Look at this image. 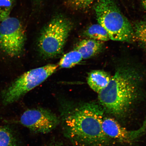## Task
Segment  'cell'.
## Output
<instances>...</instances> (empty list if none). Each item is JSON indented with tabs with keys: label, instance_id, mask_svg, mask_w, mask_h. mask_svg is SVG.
<instances>
[{
	"label": "cell",
	"instance_id": "1",
	"mask_svg": "<svg viewBox=\"0 0 146 146\" xmlns=\"http://www.w3.org/2000/svg\"><path fill=\"white\" fill-rule=\"evenodd\" d=\"M104 110L94 102L80 104L65 110L62 119L65 135L76 146H100L108 137L102 127Z\"/></svg>",
	"mask_w": 146,
	"mask_h": 146
},
{
	"label": "cell",
	"instance_id": "2",
	"mask_svg": "<svg viewBox=\"0 0 146 146\" xmlns=\"http://www.w3.org/2000/svg\"><path fill=\"white\" fill-rule=\"evenodd\" d=\"M141 81V75L135 69H119L106 87L98 94L100 105L110 114L123 116L139 96Z\"/></svg>",
	"mask_w": 146,
	"mask_h": 146
},
{
	"label": "cell",
	"instance_id": "3",
	"mask_svg": "<svg viewBox=\"0 0 146 146\" xmlns=\"http://www.w3.org/2000/svg\"><path fill=\"white\" fill-rule=\"evenodd\" d=\"M94 9L98 23L107 31L110 39L128 42L134 38L132 25L113 0H98Z\"/></svg>",
	"mask_w": 146,
	"mask_h": 146
},
{
	"label": "cell",
	"instance_id": "4",
	"mask_svg": "<svg viewBox=\"0 0 146 146\" xmlns=\"http://www.w3.org/2000/svg\"><path fill=\"white\" fill-rule=\"evenodd\" d=\"M72 25L70 21L62 16L54 18L42 31L38 47L44 57L52 58L62 52Z\"/></svg>",
	"mask_w": 146,
	"mask_h": 146
},
{
	"label": "cell",
	"instance_id": "5",
	"mask_svg": "<svg viewBox=\"0 0 146 146\" xmlns=\"http://www.w3.org/2000/svg\"><path fill=\"white\" fill-rule=\"evenodd\" d=\"M58 67L54 64H48L32 69L22 75L3 91V104L7 105L17 101L52 76Z\"/></svg>",
	"mask_w": 146,
	"mask_h": 146
},
{
	"label": "cell",
	"instance_id": "6",
	"mask_svg": "<svg viewBox=\"0 0 146 146\" xmlns=\"http://www.w3.org/2000/svg\"><path fill=\"white\" fill-rule=\"evenodd\" d=\"M25 39V31L17 18L8 17L0 25V47L9 56L21 54Z\"/></svg>",
	"mask_w": 146,
	"mask_h": 146
},
{
	"label": "cell",
	"instance_id": "7",
	"mask_svg": "<svg viewBox=\"0 0 146 146\" xmlns=\"http://www.w3.org/2000/svg\"><path fill=\"white\" fill-rule=\"evenodd\" d=\"M59 119L51 111L44 108L28 110L20 118V123L33 132L46 134L59 124Z\"/></svg>",
	"mask_w": 146,
	"mask_h": 146
},
{
	"label": "cell",
	"instance_id": "8",
	"mask_svg": "<svg viewBox=\"0 0 146 146\" xmlns=\"http://www.w3.org/2000/svg\"><path fill=\"white\" fill-rule=\"evenodd\" d=\"M102 127L105 134L108 137L121 142L131 143L135 141L145 133L146 130V119L139 128L135 130L129 131L123 127L112 118H104Z\"/></svg>",
	"mask_w": 146,
	"mask_h": 146
},
{
	"label": "cell",
	"instance_id": "9",
	"mask_svg": "<svg viewBox=\"0 0 146 146\" xmlns=\"http://www.w3.org/2000/svg\"><path fill=\"white\" fill-rule=\"evenodd\" d=\"M112 76L103 70H94L89 73L87 78V83L95 92L99 93L106 87Z\"/></svg>",
	"mask_w": 146,
	"mask_h": 146
},
{
	"label": "cell",
	"instance_id": "10",
	"mask_svg": "<svg viewBox=\"0 0 146 146\" xmlns=\"http://www.w3.org/2000/svg\"><path fill=\"white\" fill-rule=\"evenodd\" d=\"M103 46V42L89 38L80 42L74 49L81 54L83 59H86L98 54Z\"/></svg>",
	"mask_w": 146,
	"mask_h": 146
},
{
	"label": "cell",
	"instance_id": "11",
	"mask_svg": "<svg viewBox=\"0 0 146 146\" xmlns=\"http://www.w3.org/2000/svg\"><path fill=\"white\" fill-rule=\"evenodd\" d=\"M84 35L90 39L102 42L110 39L107 31L98 23L88 27L85 31Z\"/></svg>",
	"mask_w": 146,
	"mask_h": 146
},
{
	"label": "cell",
	"instance_id": "12",
	"mask_svg": "<svg viewBox=\"0 0 146 146\" xmlns=\"http://www.w3.org/2000/svg\"><path fill=\"white\" fill-rule=\"evenodd\" d=\"M83 59L81 54L74 49L64 55L60 60L58 65L61 68H72L78 64Z\"/></svg>",
	"mask_w": 146,
	"mask_h": 146
},
{
	"label": "cell",
	"instance_id": "13",
	"mask_svg": "<svg viewBox=\"0 0 146 146\" xmlns=\"http://www.w3.org/2000/svg\"><path fill=\"white\" fill-rule=\"evenodd\" d=\"M0 146H18L13 133L8 128L0 126Z\"/></svg>",
	"mask_w": 146,
	"mask_h": 146
},
{
	"label": "cell",
	"instance_id": "14",
	"mask_svg": "<svg viewBox=\"0 0 146 146\" xmlns=\"http://www.w3.org/2000/svg\"><path fill=\"white\" fill-rule=\"evenodd\" d=\"M133 27L134 36L146 48V21L137 22Z\"/></svg>",
	"mask_w": 146,
	"mask_h": 146
},
{
	"label": "cell",
	"instance_id": "15",
	"mask_svg": "<svg viewBox=\"0 0 146 146\" xmlns=\"http://www.w3.org/2000/svg\"><path fill=\"white\" fill-rule=\"evenodd\" d=\"M15 0H0V21L9 17Z\"/></svg>",
	"mask_w": 146,
	"mask_h": 146
},
{
	"label": "cell",
	"instance_id": "16",
	"mask_svg": "<svg viewBox=\"0 0 146 146\" xmlns=\"http://www.w3.org/2000/svg\"><path fill=\"white\" fill-rule=\"evenodd\" d=\"M74 8L78 10L87 8L94 2L95 0H69Z\"/></svg>",
	"mask_w": 146,
	"mask_h": 146
},
{
	"label": "cell",
	"instance_id": "17",
	"mask_svg": "<svg viewBox=\"0 0 146 146\" xmlns=\"http://www.w3.org/2000/svg\"><path fill=\"white\" fill-rule=\"evenodd\" d=\"M141 3L142 6L146 10V0H142Z\"/></svg>",
	"mask_w": 146,
	"mask_h": 146
},
{
	"label": "cell",
	"instance_id": "18",
	"mask_svg": "<svg viewBox=\"0 0 146 146\" xmlns=\"http://www.w3.org/2000/svg\"><path fill=\"white\" fill-rule=\"evenodd\" d=\"M50 146H58L57 145H51Z\"/></svg>",
	"mask_w": 146,
	"mask_h": 146
}]
</instances>
